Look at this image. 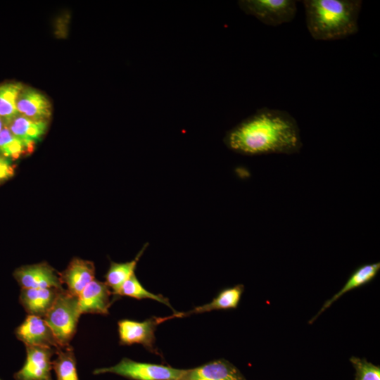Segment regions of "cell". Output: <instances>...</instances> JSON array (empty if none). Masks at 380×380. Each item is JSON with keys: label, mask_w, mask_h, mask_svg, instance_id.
Wrapping results in <instances>:
<instances>
[{"label": "cell", "mask_w": 380, "mask_h": 380, "mask_svg": "<svg viewBox=\"0 0 380 380\" xmlns=\"http://www.w3.org/2000/svg\"><path fill=\"white\" fill-rule=\"evenodd\" d=\"M117 296H126L137 299L148 298L157 300L170 308L175 313L176 311L170 304L167 298L160 295H156L151 293L144 288L140 284L135 274H132L120 287L117 293Z\"/></svg>", "instance_id": "7402d4cb"}, {"label": "cell", "mask_w": 380, "mask_h": 380, "mask_svg": "<svg viewBox=\"0 0 380 380\" xmlns=\"http://www.w3.org/2000/svg\"><path fill=\"white\" fill-rule=\"evenodd\" d=\"M34 145L28 144L13 135L8 127L0 132V154L7 158L16 160L29 155L34 151Z\"/></svg>", "instance_id": "44dd1931"}, {"label": "cell", "mask_w": 380, "mask_h": 380, "mask_svg": "<svg viewBox=\"0 0 380 380\" xmlns=\"http://www.w3.org/2000/svg\"><path fill=\"white\" fill-rule=\"evenodd\" d=\"M23 85L20 82H8L0 85V118L7 126L19 113L16 101Z\"/></svg>", "instance_id": "d6986e66"}, {"label": "cell", "mask_w": 380, "mask_h": 380, "mask_svg": "<svg viewBox=\"0 0 380 380\" xmlns=\"http://www.w3.org/2000/svg\"><path fill=\"white\" fill-rule=\"evenodd\" d=\"M112 291L106 282L94 279L78 296L79 310L82 314L106 315L113 300Z\"/></svg>", "instance_id": "30bf717a"}, {"label": "cell", "mask_w": 380, "mask_h": 380, "mask_svg": "<svg viewBox=\"0 0 380 380\" xmlns=\"http://www.w3.org/2000/svg\"><path fill=\"white\" fill-rule=\"evenodd\" d=\"M177 380H246L234 365L226 360L210 361L201 366L184 369Z\"/></svg>", "instance_id": "8fae6325"}, {"label": "cell", "mask_w": 380, "mask_h": 380, "mask_svg": "<svg viewBox=\"0 0 380 380\" xmlns=\"http://www.w3.org/2000/svg\"><path fill=\"white\" fill-rule=\"evenodd\" d=\"M175 317L174 314L166 317H152L143 322L122 319L118 322L120 343L122 345L141 344L149 351L158 354L154 348L155 331L164 321Z\"/></svg>", "instance_id": "8992f818"}, {"label": "cell", "mask_w": 380, "mask_h": 380, "mask_svg": "<svg viewBox=\"0 0 380 380\" xmlns=\"http://www.w3.org/2000/svg\"><path fill=\"white\" fill-rule=\"evenodd\" d=\"M146 247V246H144L132 261L123 263L110 262V267L105 276V282L112 289L113 295L117 296V293L122 285L134 274L137 264Z\"/></svg>", "instance_id": "ac0fdd59"}, {"label": "cell", "mask_w": 380, "mask_h": 380, "mask_svg": "<svg viewBox=\"0 0 380 380\" xmlns=\"http://www.w3.org/2000/svg\"><path fill=\"white\" fill-rule=\"evenodd\" d=\"M15 174V167L10 160L0 154V184L11 178Z\"/></svg>", "instance_id": "cb8c5ba5"}, {"label": "cell", "mask_w": 380, "mask_h": 380, "mask_svg": "<svg viewBox=\"0 0 380 380\" xmlns=\"http://www.w3.org/2000/svg\"><path fill=\"white\" fill-rule=\"evenodd\" d=\"M63 289H21L19 302L28 315L44 317Z\"/></svg>", "instance_id": "5bb4252c"}, {"label": "cell", "mask_w": 380, "mask_h": 380, "mask_svg": "<svg viewBox=\"0 0 380 380\" xmlns=\"http://www.w3.org/2000/svg\"><path fill=\"white\" fill-rule=\"evenodd\" d=\"M350 361L355 369V380H380L379 366L355 356Z\"/></svg>", "instance_id": "603a6c76"}, {"label": "cell", "mask_w": 380, "mask_h": 380, "mask_svg": "<svg viewBox=\"0 0 380 380\" xmlns=\"http://www.w3.org/2000/svg\"><path fill=\"white\" fill-rule=\"evenodd\" d=\"M80 315L78 296L71 294L66 289L61 290L53 306L44 317L61 348L70 345L76 333Z\"/></svg>", "instance_id": "3957f363"}, {"label": "cell", "mask_w": 380, "mask_h": 380, "mask_svg": "<svg viewBox=\"0 0 380 380\" xmlns=\"http://www.w3.org/2000/svg\"><path fill=\"white\" fill-rule=\"evenodd\" d=\"M95 267L91 261L73 258L68 267L59 274L61 281L67 286V291L78 296L94 279Z\"/></svg>", "instance_id": "4fadbf2b"}, {"label": "cell", "mask_w": 380, "mask_h": 380, "mask_svg": "<svg viewBox=\"0 0 380 380\" xmlns=\"http://www.w3.org/2000/svg\"><path fill=\"white\" fill-rule=\"evenodd\" d=\"M4 122H3L2 120H1V118H0V132H1V131L2 130V129L4 127Z\"/></svg>", "instance_id": "d4e9b609"}, {"label": "cell", "mask_w": 380, "mask_h": 380, "mask_svg": "<svg viewBox=\"0 0 380 380\" xmlns=\"http://www.w3.org/2000/svg\"><path fill=\"white\" fill-rule=\"evenodd\" d=\"M184 371L170 366L123 358L114 366L94 369L93 374L113 373L131 380H177Z\"/></svg>", "instance_id": "5b68a950"}, {"label": "cell", "mask_w": 380, "mask_h": 380, "mask_svg": "<svg viewBox=\"0 0 380 380\" xmlns=\"http://www.w3.org/2000/svg\"><path fill=\"white\" fill-rule=\"evenodd\" d=\"M379 270V262L365 264L358 267L350 276L343 288L324 303L320 310L313 318H312L309 323L311 324L314 322L322 312L346 292L360 287L372 281L376 277Z\"/></svg>", "instance_id": "9a60e30c"}, {"label": "cell", "mask_w": 380, "mask_h": 380, "mask_svg": "<svg viewBox=\"0 0 380 380\" xmlns=\"http://www.w3.org/2000/svg\"><path fill=\"white\" fill-rule=\"evenodd\" d=\"M294 0H241L239 8L268 26H279L292 21L297 12Z\"/></svg>", "instance_id": "277c9868"}, {"label": "cell", "mask_w": 380, "mask_h": 380, "mask_svg": "<svg viewBox=\"0 0 380 380\" xmlns=\"http://www.w3.org/2000/svg\"><path fill=\"white\" fill-rule=\"evenodd\" d=\"M14 333L25 346L61 348L52 330L43 317L28 315Z\"/></svg>", "instance_id": "9c48e42d"}, {"label": "cell", "mask_w": 380, "mask_h": 380, "mask_svg": "<svg viewBox=\"0 0 380 380\" xmlns=\"http://www.w3.org/2000/svg\"><path fill=\"white\" fill-rule=\"evenodd\" d=\"M56 358L52 361V369L54 370L56 380H79L77 370V361L72 347L57 349Z\"/></svg>", "instance_id": "ffe728a7"}, {"label": "cell", "mask_w": 380, "mask_h": 380, "mask_svg": "<svg viewBox=\"0 0 380 380\" xmlns=\"http://www.w3.org/2000/svg\"><path fill=\"white\" fill-rule=\"evenodd\" d=\"M11 133L28 144H34L46 133L48 122L37 121L18 114L5 126Z\"/></svg>", "instance_id": "2e32d148"}, {"label": "cell", "mask_w": 380, "mask_h": 380, "mask_svg": "<svg viewBox=\"0 0 380 380\" xmlns=\"http://www.w3.org/2000/svg\"><path fill=\"white\" fill-rule=\"evenodd\" d=\"M0 380H1V379H0Z\"/></svg>", "instance_id": "484cf974"}, {"label": "cell", "mask_w": 380, "mask_h": 380, "mask_svg": "<svg viewBox=\"0 0 380 380\" xmlns=\"http://www.w3.org/2000/svg\"><path fill=\"white\" fill-rule=\"evenodd\" d=\"M26 347V359L20 370L14 373L15 380H53L52 355L57 349L30 346Z\"/></svg>", "instance_id": "52a82bcc"}, {"label": "cell", "mask_w": 380, "mask_h": 380, "mask_svg": "<svg viewBox=\"0 0 380 380\" xmlns=\"http://www.w3.org/2000/svg\"><path fill=\"white\" fill-rule=\"evenodd\" d=\"M306 26L316 40L344 39L358 32L361 0H304Z\"/></svg>", "instance_id": "7a4b0ae2"}, {"label": "cell", "mask_w": 380, "mask_h": 380, "mask_svg": "<svg viewBox=\"0 0 380 380\" xmlns=\"http://www.w3.org/2000/svg\"><path fill=\"white\" fill-rule=\"evenodd\" d=\"M227 147L248 155L286 154L300 152L303 143L296 120L284 110L260 108L229 131Z\"/></svg>", "instance_id": "6da1fadb"}, {"label": "cell", "mask_w": 380, "mask_h": 380, "mask_svg": "<svg viewBox=\"0 0 380 380\" xmlns=\"http://www.w3.org/2000/svg\"><path fill=\"white\" fill-rule=\"evenodd\" d=\"M19 114L37 121H46L52 114L49 99L39 91L23 87L16 101Z\"/></svg>", "instance_id": "7c38bea8"}, {"label": "cell", "mask_w": 380, "mask_h": 380, "mask_svg": "<svg viewBox=\"0 0 380 380\" xmlns=\"http://www.w3.org/2000/svg\"><path fill=\"white\" fill-rule=\"evenodd\" d=\"M244 287L242 284L236 285L222 290L210 303L194 308L187 312H177V317L190 314L202 313L215 310H227L238 306Z\"/></svg>", "instance_id": "e0dca14e"}, {"label": "cell", "mask_w": 380, "mask_h": 380, "mask_svg": "<svg viewBox=\"0 0 380 380\" xmlns=\"http://www.w3.org/2000/svg\"><path fill=\"white\" fill-rule=\"evenodd\" d=\"M13 277L21 289H63L59 274L46 262L21 266Z\"/></svg>", "instance_id": "ba28073f"}]
</instances>
